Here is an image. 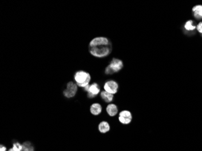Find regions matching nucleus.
I'll return each instance as SVG.
<instances>
[{
    "mask_svg": "<svg viewBox=\"0 0 202 151\" xmlns=\"http://www.w3.org/2000/svg\"><path fill=\"white\" fill-rule=\"evenodd\" d=\"M105 73L106 74H112L113 73V71H111V70L110 69V68L108 66L107 68H106V69H105Z\"/></svg>",
    "mask_w": 202,
    "mask_h": 151,
    "instance_id": "nucleus-18",
    "label": "nucleus"
},
{
    "mask_svg": "<svg viewBox=\"0 0 202 151\" xmlns=\"http://www.w3.org/2000/svg\"><path fill=\"white\" fill-rule=\"evenodd\" d=\"M118 84L114 80H109L106 82L104 85V90L110 94H114L118 92Z\"/></svg>",
    "mask_w": 202,
    "mask_h": 151,
    "instance_id": "nucleus-4",
    "label": "nucleus"
},
{
    "mask_svg": "<svg viewBox=\"0 0 202 151\" xmlns=\"http://www.w3.org/2000/svg\"><path fill=\"white\" fill-rule=\"evenodd\" d=\"M111 44L110 41L105 37H97L93 39L90 42L89 47L97 46L100 45H108Z\"/></svg>",
    "mask_w": 202,
    "mask_h": 151,
    "instance_id": "nucleus-7",
    "label": "nucleus"
},
{
    "mask_svg": "<svg viewBox=\"0 0 202 151\" xmlns=\"http://www.w3.org/2000/svg\"><path fill=\"white\" fill-rule=\"evenodd\" d=\"M108 67L110 68V69L114 73L119 71L123 68V64L121 60L114 58L110 62Z\"/></svg>",
    "mask_w": 202,
    "mask_h": 151,
    "instance_id": "nucleus-6",
    "label": "nucleus"
},
{
    "mask_svg": "<svg viewBox=\"0 0 202 151\" xmlns=\"http://www.w3.org/2000/svg\"><path fill=\"white\" fill-rule=\"evenodd\" d=\"M102 106L99 103H93L90 107V112L94 115H99L101 113Z\"/></svg>",
    "mask_w": 202,
    "mask_h": 151,
    "instance_id": "nucleus-9",
    "label": "nucleus"
},
{
    "mask_svg": "<svg viewBox=\"0 0 202 151\" xmlns=\"http://www.w3.org/2000/svg\"><path fill=\"white\" fill-rule=\"evenodd\" d=\"M8 151H15V150H14V149L12 148V149H9Z\"/></svg>",
    "mask_w": 202,
    "mask_h": 151,
    "instance_id": "nucleus-20",
    "label": "nucleus"
},
{
    "mask_svg": "<svg viewBox=\"0 0 202 151\" xmlns=\"http://www.w3.org/2000/svg\"><path fill=\"white\" fill-rule=\"evenodd\" d=\"M0 151H6V147L5 146H3V145H1V147H0Z\"/></svg>",
    "mask_w": 202,
    "mask_h": 151,
    "instance_id": "nucleus-19",
    "label": "nucleus"
},
{
    "mask_svg": "<svg viewBox=\"0 0 202 151\" xmlns=\"http://www.w3.org/2000/svg\"><path fill=\"white\" fill-rule=\"evenodd\" d=\"M78 90V87L76 84L73 82H70L67 83V88L64 91L63 93L65 97L67 98H71L76 95Z\"/></svg>",
    "mask_w": 202,
    "mask_h": 151,
    "instance_id": "nucleus-3",
    "label": "nucleus"
},
{
    "mask_svg": "<svg viewBox=\"0 0 202 151\" xmlns=\"http://www.w3.org/2000/svg\"><path fill=\"white\" fill-rule=\"evenodd\" d=\"M107 112L109 115L113 117L116 115L118 112V107L114 104H110L107 107Z\"/></svg>",
    "mask_w": 202,
    "mask_h": 151,
    "instance_id": "nucleus-11",
    "label": "nucleus"
},
{
    "mask_svg": "<svg viewBox=\"0 0 202 151\" xmlns=\"http://www.w3.org/2000/svg\"><path fill=\"white\" fill-rule=\"evenodd\" d=\"M196 28V26L194 24V21L192 20L188 21L185 25V28L188 31H193Z\"/></svg>",
    "mask_w": 202,
    "mask_h": 151,
    "instance_id": "nucleus-14",
    "label": "nucleus"
},
{
    "mask_svg": "<svg viewBox=\"0 0 202 151\" xmlns=\"http://www.w3.org/2000/svg\"><path fill=\"white\" fill-rule=\"evenodd\" d=\"M111 50L112 47L111 44L108 45H100L89 47V51L91 53V55L98 58H103L107 56L111 52Z\"/></svg>",
    "mask_w": 202,
    "mask_h": 151,
    "instance_id": "nucleus-1",
    "label": "nucleus"
},
{
    "mask_svg": "<svg viewBox=\"0 0 202 151\" xmlns=\"http://www.w3.org/2000/svg\"><path fill=\"white\" fill-rule=\"evenodd\" d=\"M22 151H34V147L30 142H26L23 145Z\"/></svg>",
    "mask_w": 202,
    "mask_h": 151,
    "instance_id": "nucleus-15",
    "label": "nucleus"
},
{
    "mask_svg": "<svg viewBox=\"0 0 202 151\" xmlns=\"http://www.w3.org/2000/svg\"><path fill=\"white\" fill-rule=\"evenodd\" d=\"M119 120L124 125H128L131 123L132 120V115L128 111H122L119 113Z\"/></svg>",
    "mask_w": 202,
    "mask_h": 151,
    "instance_id": "nucleus-5",
    "label": "nucleus"
},
{
    "mask_svg": "<svg viewBox=\"0 0 202 151\" xmlns=\"http://www.w3.org/2000/svg\"><path fill=\"white\" fill-rule=\"evenodd\" d=\"M194 17L197 19H202V6L197 5L193 8Z\"/></svg>",
    "mask_w": 202,
    "mask_h": 151,
    "instance_id": "nucleus-10",
    "label": "nucleus"
},
{
    "mask_svg": "<svg viewBox=\"0 0 202 151\" xmlns=\"http://www.w3.org/2000/svg\"><path fill=\"white\" fill-rule=\"evenodd\" d=\"M13 149L15 151H22L23 145H21L19 143H15L13 145Z\"/></svg>",
    "mask_w": 202,
    "mask_h": 151,
    "instance_id": "nucleus-16",
    "label": "nucleus"
},
{
    "mask_svg": "<svg viewBox=\"0 0 202 151\" xmlns=\"http://www.w3.org/2000/svg\"><path fill=\"white\" fill-rule=\"evenodd\" d=\"M99 131L101 133H106L110 131V126L108 122H102L99 125Z\"/></svg>",
    "mask_w": 202,
    "mask_h": 151,
    "instance_id": "nucleus-13",
    "label": "nucleus"
},
{
    "mask_svg": "<svg viewBox=\"0 0 202 151\" xmlns=\"http://www.w3.org/2000/svg\"><path fill=\"white\" fill-rule=\"evenodd\" d=\"M100 92V88L99 87V85L94 83L90 85V88L88 91V97L90 99H92L94 97L98 95Z\"/></svg>",
    "mask_w": 202,
    "mask_h": 151,
    "instance_id": "nucleus-8",
    "label": "nucleus"
},
{
    "mask_svg": "<svg viewBox=\"0 0 202 151\" xmlns=\"http://www.w3.org/2000/svg\"><path fill=\"white\" fill-rule=\"evenodd\" d=\"M74 80L79 87L84 88L89 85L91 76L89 73L86 71H79L74 74Z\"/></svg>",
    "mask_w": 202,
    "mask_h": 151,
    "instance_id": "nucleus-2",
    "label": "nucleus"
},
{
    "mask_svg": "<svg viewBox=\"0 0 202 151\" xmlns=\"http://www.w3.org/2000/svg\"><path fill=\"white\" fill-rule=\"evenodd\" d=\"M196 28H197V30L199 32V33L202 34V22L199 23V24L197 26Z\"/></svg>",
    "mask_w": 202,
    "mask_h": 151,
    "instance_id": "nucleus-17",
    "label": "nucleus"
},
{
    "mask_svg": "<svg viewBox=\"0 0 202 151\" xmlns=\"http://www.w3.org/2000/svg\"><path fill=\"white\" fill-rule=\"evenodd\" d=\"M101 96L102 99L107 103H110L113 100V94H110L105 91L101 92Z\"/></svg>",
    "mask_w": 202,
    "mask_h": 151,
    "instance_id": "nucleus-12",
    "label": "nucleus"
}]
</instances>
